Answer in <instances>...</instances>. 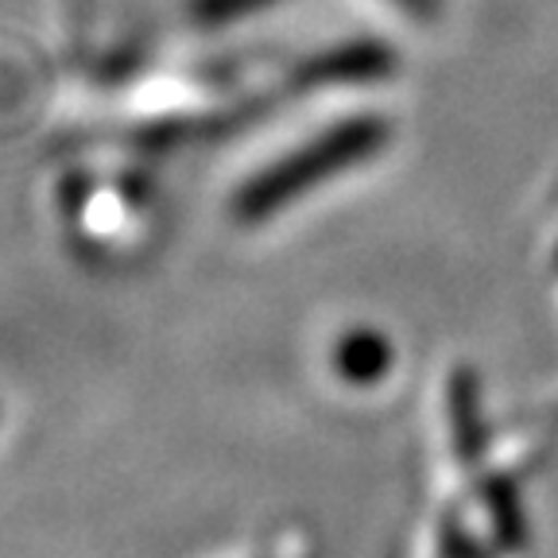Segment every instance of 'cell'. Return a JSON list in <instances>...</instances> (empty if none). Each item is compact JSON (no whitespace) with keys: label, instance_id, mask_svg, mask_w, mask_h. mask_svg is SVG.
Here are the masks:
<instances>
[{"label":"cell","instance_id":"1","mask_svg":"<svg viewBox=\"0 0 558 558\" xmlns=\"http://www.w3.org/2000/svg\"><path fill=\"white\" fill-rule=\"evenodd\" d=\"M384 140H388L384 121H368V117L341 124V129H330L326 136L314 140V144L299 148L291 159H283V163L256 174L253 183L241 191V198H236V218L241 221L271 218L276 209L291 206V202L303 198V194L314 191L318 183L349 171V167L365 163Z\"/></svg>","mask_w":558,"mask_h":558},{"label":"cell","instance_id":"2","mask_svg":"<svg viewBox=\"0 0 558 558\" xmlns=\"http://www.w3.org/2000/svg\"><path fill=\"white\" fill-rule=\"evenodd\" d=\"M388 345L376 333H353V338L341 341L338 349V368L349 380H376V376L388 368Z\"/></svg>","mask_w":558,"mask_h":558}]
</instances>
